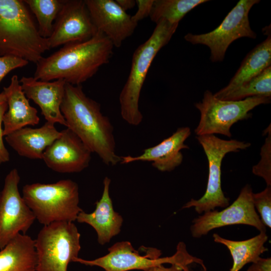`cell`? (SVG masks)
Wrapping results in <instances>:
<instances>
[{
  "label": "cell",
  "instance_id": "obj_1",
  "mask_svg": "<svg viewBox=\"0 0 271 271\" xmlns=\"http://www.w3.org/2000/svg\"><path fill=\"white\" fill-rule=\"evenodd\" d=\"M67 128L72 131L107 166L120 163L116 153L114 128L101 111L100 104L88 97L81 85L66 83L60 106Z\"/></svg>",
  "mask_w": 271,
  "mask_h": 271
},
{
  "label": "cell",
  "instance_id": "obj_11",
  "mask_svg": "<svg viewBox=\"0 0 271 271\" xmlns=\"http://www.w3.org/2000/svg\"><path fill=\"white\" fill-rule=\"evenodd\" d=\"M20 176L16 169L6 176L0 195V249L18 234L26 233L36 220L19 190Z\"/></svg>",
  "mask_w": 271,
  "mask_h": 271
},
{
  "label": "cell",
  "instance_id": "obj_15",
  "mask_svg": "<svg viewBox=\"0 0 271 271\" xmlns=\"http://www.w3.org/2000/svg\"><path fill=\"white\" fill-rule=\"evenodd\" d=\"M98 31L104 34L114 47H120L132 35L138 23L113 0H84Z\"/></svg>",
  "mask_w": 271,
  "mask_h": 271
},
{
  "label": "cell",
  "instance_id": "obj_18",
  "mask_svg": "<svg viewBox=\"0 0 271 271\" xmlns=\"http://www.w3.org/2000/svg\"><path fill=\"white\" fill-rule=\"evenodd\" d=\"M111 180L105 177L103 180V190L100 200L97 201L95 210L87 213L83 210L77 216L76 220L92 227L97 234V240L101 245L109 242L120 232L123 222L122 216L115 212L109 195Z\"/></svg>",
  "mask_w": 271,
  "mask_h": 271
},
{
  "label": "cell",
  "instance_id": "obj_10",
  "mask_svg": "<svg viewBox=\"0 0 271 271\" xmlns=\"http://www.w3.org/2000/svg\"><path fill=\"white\" fill-rule=\"evenodd\" d=\"M258 0H240L227 14L215 29L203 34L188 33L184 36L193 44H202L210 50V59L213 62H221L226 51L234 41L242 37L255 39L256 34L251 29L248 14Z\"/></svg>",
  "mask_w": 271,
  "mask_h": 271
},
{
  "label": "cell",
  "instance_id": "obj_32",
  "mask_svg": "<svg viewBox=\"0 0 271 271\" xmlns=\"http://www.w3.org/2000/svg\"><path fill=\"white\" fill-rule=\"evenodd\" d=\"M247 271H271V258H261L259 257L252 262Z\"/></svg>",
  "mask_w": 271,
  "mask_h": 271
},
{
  "label": "cell",
  "instance_id": "obj_7",
  "mask_svg": "<svg viewBox=\"0 0 271 271\" xmlns=\"http://www.w3.org/2000/svg\"><path fill=\"white\" fill-rule=\"evenodd\" d=\"M80 234L71 222L44 225L35 240L36 271H67L69 263L78 257Z\"/></svg>",
  "mask_w": 271,
  "mask_h": 271
},
{
  "label": "cell",
  "instance_id": "obj_3",
  "mask_svg": "<svg viewBox=\"0 0 271 271\" xmlns=\"http://www.w3.org/2000/svg\"><path fill=\"white\" fill-rule=\"evenodd\" d=\"M22 0H0V56L11 55L36 64L49 50Z\"/></svg>",
  "mask_w": 271,
  "mask_h": 271
},
{
  "label": "cell",
  "instance_id": "obj_14",
  "mask_svg": "<svg viewBox=\"0 0 271 271\" xmlns=\"http://www.w3.org/2000/svg\"><path fill=\"white\" fill-rule=\"evenodd\" d=\"M91 152L67 128L44 152L42 160L52 170L60 173H79L87 168Z\"/></svg>",
  "mask_w": 271,
  "mask_h": 271
},
{
  "label": "cell",
  "instance_id": "obj_27",
  "mask_svg": "<svg viewBox=\"0 0 271 271\" xmlns=\"http://www.w3.org/2000/svg\"><path fill=\"white\" fill-rule=\"evenodd\" d=\"M267 134L264 144L261 148L260 160L252 167V173L262 177L267 186H271V127L270 124L264 130Z\"/></svg>",
  "mask_w": 271,
  "mask_h": 271
},
{
  "label": "cell",
  "instance_id": "obj_9",
  "mask_svg": "<svg viewBox=\"0 0 271 271\" xmlns=\"http://www.w3.org/2000/svg\"><path fill=\"white\" fill-rule=\"evenodd\" d=\"M206 155L208 163V178L206 191L198 200L192 199L182 208L194 207L199 214L213 210L216 207L225 208L229 205L221 188L222 161L225 155L249 148V143L236 140H224L214 134H205L196 137Z\"/></svg>",
  "mask_w": 271,
  "mask_h": 271
},
{
  "label": "cell",
  "instance_id": "obj_4",
  "mask_svg": "<svg viewBox=\"0 0 271 271\" xmlns=\"http://www.w3.org/2000/svg\"><path fill=\"white\" fill-rule=\"evenodd\" d=\"M178 24L160 20L149 39L133 54L129 73L119 96L121 117L130 125H139L143 120L139 100L148 72L157 53L169 43Z\"/></svg>",
  "mask_w": 271,
  "mask_h": 271
},
{
  "label": "cell",
  "instance_id": "obj_26",
  "mask_svg": "<svg viewBox=\"0 0 271 271\" xmlns=\"http://www.w3.org/2000/svg\"><path fill=\"white\" fill-rule=\"evenodd\" d=\"M64 0H24L38 22L41 36L49 38L53 31L54 22L61 9Z\"/></svg>",
  "mask_w": 271,
  "mask_h": 271
},
{
  "label": "cell",
  "instance_id": "obj_35",
  "mask_svg": "<svg viewBox=\"0 0 271 271\" xmlns=\"http://www.w3.org/2000/svg\"><path fill=\"white\" fill-rule=\"evenodd\" d=\"M1 190H0V195H1Z\"/></svg>",
  "mask_w": 271,
  "mask_h": 271
},
{
  "label": "cell",
  "instance_id": "obj_30",
  "mask_svg": "<svg viewBox=\"0 0 271 271\" xmlns=\"http://www.w3.org/2000/svg\"><path fill=\"white\" fill-rule=\"evenodd\" d=\"M8 104L4 91L0 93V165L10 160V154L6 148L3 141L2 123L4 116L7 111Z\"/></svg>",
  "mask_w": 271,
  "mask_h": 271
},
{
  "label": "cell",
  "instance_id": "obj_13",
  "mask_svg": "<svg viewBox=\"0 0 271 271\" xmlns=\"http://www.w3.org/2000/svg\"><path fill=\"white\" fill-rule=\"evenodd\" d=\"M98 31L93 24L84 0H64L47 38L50 49L87 40Z\"/></svg>",
  "mask_w": 271,
  "mask_h": 271
},
{
  "label": "cell",
  "instance_id": "obj_22",
  "mask_svg": "<svg viewBox=\"0 0 271 271\" xmlns=\"http://www.w3.org/2000/svg\"><path fill=\"white\" fill-rule=\"evenodd\" d=\"M270 65L271 37L270 33H268L267 38L255 46L246 56L228 84L214 94V96L220 99L258 75Z\"/></svg>",
  "mask_w": 271,
  "mask_h": 271
},
{
  "label": "cell",
  "instance_id": "obj_33",
  "mask_svg": "<svg viewBox=\"0 0 271 271\" xmlns=\"http://www.w3.org/2000/svg\"><path fill=\"white\" fill-rule=\"evenodd\" d=\"M188 264H189L185 263H173L168 267L160 264L153 267L149 271H190L187 266Z\"/></svg>",
  "mask_w": 271,
  "mask_h": 271
},
{
  "label": "cell",
  "instance_id": "obj_6",
  "mask_svg": "<svg viewBox=\"0 0 271 271\" xmlns=\"http://www.w3.org/2000/svg\"><path fill=\"white\" fill-rule=\"evenodd\" d=\"M136 250L127 241L118 242L108 248V253L93 260H86L79 257L73 262L89 265L97 266L105 271H128L138 269L149 271L153 267L164 263H189L190 255L186 246L180 242L176 252L172 256L161 258L160 250L142 246Z\"/></svg>",
  "mask_w": 271,
  "mask_h": 271
},
{
  "label": "cell",
  "instance_id": "obj_34",
  "mask_svg": "<svg viewBox=\"0 0 271 271\" xmlns=\"http://www.w3.org/2000/svg\"><path fill=\"white\" fill-rule=\"evenodd\" d=\"M120 7L126 12L127 10H129L132 9L136 5V2L135 0H115Z\"/></svg>",
  "mask_w": 271,
  "mask_h": 271
},
{
  "label": "cell",
  "instance_id": "obj_24",
  "mask_svg": "<svg viewBox=\"0 0 271 271\" xmlns=\"http://www.w3.org/2000/svg\"><path fill=\"white\" fill-rule=\"evenodd\" d=\"M207 0H154L150 18L157 24L162 19L171 24H179L193 8Z\"/></svg>",
  "mask_w": 271,
  "mask_h": 271
},
{
  "label": "cell",
  "instance_id": "obj_28",
  "mask_svg": "<svg viewBox=\"0 0 271 271\" xmlns=\"http://www.w3.org/2000/svg\"><path fill=\"white\" fill-rule=\"evenodd\" d=\"M253 203L265 226L271 227V187L267 186L262 191L252 194Z\"/></svg>",
  "mask_w": 271,
  "mask_h": 271
},
{
  "label": "cell",
  "instance_id": "obj_20",
  "mask_svg": "<svg viewBox=\"0 0 271 271\" xmlns=\"http://www.w3.org/2000/svg\"><path fill=\"white\" fill-rule=\"evenodd\" d=\"M54 124L46 121L38 128L26 126L6 136L5 140L20 156L42 159L46 149L60 134Z\"/></svg>",
  "mask_w": 271,
  "mask_h": 271
},
{
  "label": "cell",
  "instance_id": "obj_21",
  "mask_svg": "<svg viewBox=\"0 0 271 271\" xmlns=\"http://www.w3.org/2000/svg\"><path fill=\"white\" fill-rule=\"evenodd\" d=\"M0 251V271H36L35 240L18 234Z\"/></svg>",
  "mask_w": 271,
  "mask_h": 271
},
{
  "label": "cell",
  "instance_id": "obj_17",
  "mask_svg": "<svg viewBox=\"0 0 271 271\" xmlns=\"http://www.w3.org/2000/svg\"><path fill=\"white\" fill-rule=\"evenodd\" d=\"M20 82L26 97L40 107L46 121L58 123L67 127L60 109L66 84L64 80L46 81L36 79L34 77L23 76Z\"/></svg>",
  "mask_w": 271,
  "mask_h": 271
},
{
  "label": "cell",
  "instance_id": "obj_5",
  "mask_svg": "<svg viewBox=\"0 0 271 271\" xmlns=\"http://www.w3.org/2000/svg\"><path fill=\"white\" fill-rule=\"evenodd\" d=\"M22 192L36 219L43 226L57 222H73L82 211L79 206L78 186L70 179L51 184H26Z\"/></svg>",
  "mask_w": 271,
  "mask_h": 271
},
{
  "label": "cell",
  "instance_id": "obj_23",
  "mask_svg": "<svg viewBox=\"0 0 271 271\" xmlns=\"http://www.w3.org/2000/svg\"><path fill=\"white\" fill-rule=\"evenodd\" d=\"M214 241L224 245L229 250L233 259L230 271H239L245 264L255 261L264 252L267 250L264 244L268 239L265 232H260L250 239L234 241L221 237L218 234L213 235Z\"/></svg>",
  "mask_w": 271,
  "mask_h": 271
},
{
  "label": "cell",
  "instance_id": "obj_16",
  "mask_svg": "<svg viewBox=\"0 0 271 271\" xmlns=\"http://www.w3.org/2000/svg\"><path fill=\"white\" fill-rule=\"evenodd\" d=\"M191 134L189 127L178 128L171 136L158 145L147 148L137 156H121V164L135 162H152V165L161 172H171L181 164L182 149H189L185 142Z\"/></svg>",
  "mask_w": 271,
  "mask_h": 271
},
{
  "label": "cell",
  "instance_id": "obj_12",
  "mask_svg": "<svg viewBox=\"0 0 271 271\" xmlns=\"http://www.w3.org/2000/svg\"><path fill=\"white\" fill-rule=\"evenodd\" d=\"M252 194V189L247 184L230 206L220 211H209L194 219L190 227L192 236L199 238L215 228L236 224L250 225L260 232H266L254 207Z\"/></svg>",
  "mask_w": 271,
  "mask_h": 271
},
{
  "label": "cell",
  "instance_id": "obj_8",
  "mask_svg": "<svg viewBox=\"0 0 271 271\" xmlns=\"http://www.w3.org/2000/svg\"><path fill=\"white\" fill-rule=\"evenodd\" d=\"M270 102V98L264 96H252L239 101L223 100L207 90L202 101L195 105L200 112L195 132L197 136L221 134L230 138L233 124L250 117V111L257 106Z\"/></svg>",
  "mask_w": 271,
  "mask_h": 271
},
{
  "label": "cell",
  "instance_id": "obj_31",
  "mask_svg": "<svg viewBox=\"0 0 271 271\" xmlns=\"http://www.w3.org/2000/svg\"><path fill=\"white\" fill-rule=\"evenodd\" d=\"M154 0H136L138 9L136 13L131 16L132 20L136 23L150 16Z\"/></svg>",
  "mask_w": 271,
  "mask_h": 271
},
{
  "label": "cell",
  "instance_id": "obj_25",
  "mask_svg": "<svg viewBox=\"0 0 271 271\" xmlns=\"http://www.w3.org/2000/svg\"><path fill=\"white\" fill-rule=\"evenodd\" d=\"M252 96L271 97V66L219 99L239 101Z\"/></svg>",
  "mask_w": 271,
  "mask_h": 271
},
{
  "label": "cell",
  "instance_id": "obj_19",
  "mask_svg": "<svg viewBox=\"0 0 271 271\" xmlns=\"http://www.w3.org/2000/svg\"><path fill=\"white\" fill-rule=\"evenodd\" d=\"M3 91L8 104L3 121L4 137L27 125L39 124L38 111L30 105L17 75L12 76L10 84L4 87Z\"/></svg>",
  "mask_w": 271,
  "mask_h": 271
},
{
  "label": "cell",
  "instance_id": "obj_29",
  "mask_svg": "<svg viewBox=\"0 0 271 271\" xmlns=\"http://www.w3.org/2000/svg\"><path fill=\"white\" fill-rule=\"evenodd\" d=\"M29 63L21 58L11 56H0V83L3 78L12 70L23 67Z\"/></svg>",
  "mask_w": 271,
  "mask_h": 271
},
{
  "label": "cell",
  "instance_id": "obj_2",
  "mask_svg": "<svg viewBox=\"0 0 271 271\" xmlns=\"http://www.w3.org/2000/svg\"><path fill=\"white\" fill-rule=\"evenodd\" d=\"M113 47L110 40L98 31L87 40L65 44L43 57L36 64L34 77L46 81L62 79L73 85H81L109 62Z\"/></svg>",
  "mask_w": 271,
  "mask_h": 271
}]
</instances>
